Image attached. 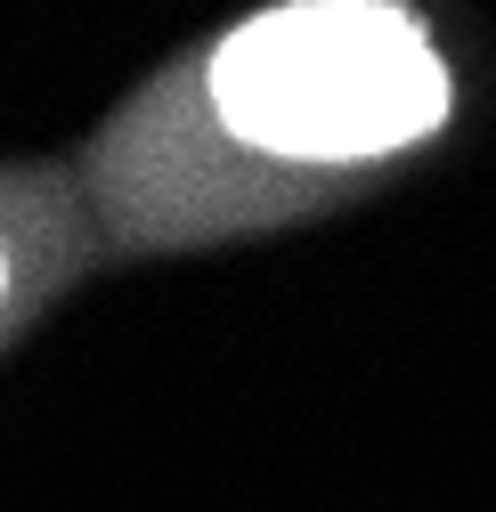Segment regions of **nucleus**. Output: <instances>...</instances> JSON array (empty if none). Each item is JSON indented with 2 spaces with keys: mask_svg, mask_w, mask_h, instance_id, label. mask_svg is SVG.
Returning a JSON list of instances; mask_svg holds the SVG:
<instances>
[{
  "mask_svg": "<svg viewBox=\"0 0 496 512\" xmlns=\"http://www.w3.org/2000/svg\"><path fill=\"white\" fill-rule=\"evenodd\" d=\"M0 293H9V252H0Z\"/></svg>",
  "mask_w": 496,
  "mask_h": 512,
  "instance_id": "f03ea898",
  "label": "nucleus"
},
{
  "mask_svg": "<svg viewBox=\"0 0 496 512\" xmlns=\"http://www.w3.org/2000/svg\"><path fill=\"white\" fill-rule=\"evenodd\" d=\"M212 114L244 147L285 163H375L431 139L456 106V74L407 9L301 0L244 17L212 49Z\"/></svg>",
  "mask_w": 496,
  "mask_h": 512,
  "instance_id": "f257e3e1",
  "label": "nucleus"
}]
</instances>
